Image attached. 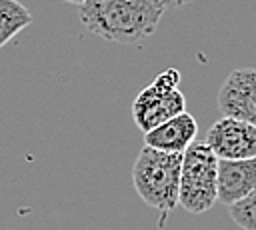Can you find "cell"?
Here are the masks:
<instances>
[{"label": "cell", "mask_w": 256, "mask_h": 230, "mask_svg": "<svg viewBox=\"0 0 256 230\" xmlns=\"http://www.w3.org/2000/svg\"><path fill=\"white\" fill-rule=\"evenodd\" d=\"M204 144L222 160H242L256 156V126L222 116L208 132Z\"/></svg>", "instance_id": "obj_5"}, {"label": "cell", "mask_w": 256, "mask_h": 230, "mask_svg": "<svg viewBox=\"0 0 256 230\" xmlns=\"http://www.w3.org/2000/svg\"><path fill=\"white\" fill-rule=\"evenodd\" d=\"M164 6L154 0H86L80 4V20L92 34L114 44H138L148 38Z\"/></svg>", "instance_id": "obj_1"}, {"label": "cell", "mask_w": 256, "mask_h": 230, "mask_svg": "<svg viewBox=\"0 0 256 230\" xmlns=\"http://www.w3.org/2000/svg\"><path fill=\"white\" fill-rule=\"evenodd\" d=\"M228 208L236 226H240L242 230H256V188Z\"/></svg>", "instance_id": "obj_10"}, {"label": "cell", "mask_w": 256, "mask_h": 230, "mask_svg": "<svg viewBox=\"0 0 256 230\" xmlns=\"http://www.w3.org/2000/svg\"><path fill=\"white\" fill-rule=\"evenodd\" d=\"M32 24L30 10L18 0H0V48Z\"/></svg>", "instance_id": "obj_9"}, {"label": "cell", "mask_w": 256, "mask_h": 230, "mask_svg": "<svg viewBox=\"0 0 256 230\" xmlns=\"http://www.w3.org/2000/svg\"><path fill=\"white\" fill-rule=\"evenodd\" d=\"M154 2H158V4H162L166 8V6H184V4H188L192 0H154Z\"/></svg>", "instance_id": "obj_11"}, {"label": "cell", "mask_w": 256, "mask_h": 230, "mask_svg": "<svg viewBox=\"0 0 256 230\" xmlns=\"http://www.w3.org/2000/svg\"><path fill=\"white\" fill-rule=\"evenodd\" d=\"M218 158L204 142H192L182 152L178 206L190 214L208 212L216 204Z\"/></svg>", "instance_id": "obj_3"}, {"label": "cell", "mask_w": 256, "mask_h": 230, "mask_svg": "<svg viewBox=\"0 0 256 230\" xmlns=\"http://www.w3.org/2000/svg\"><path fill=\"white\" fill-rule=\"evenodd\" d=\"M198 122L190 112H180L170 120L158 124L156 128L144 132V146L162 150V152H178L182 154L196 138Z\"/></svg>", "instance_id": "obj_8"}, {"label": "cell", "mask_w": 256, "mask_h": 230, "mask_svg": "<svg viewBox=\"0 0 256 230\" xmlns=\"http://www.w3.org/2000/svg\"><path fill=\"white\" fill-rule=\"evenodd\" d=\"M256 188V156L242 160L218 158L216 176V202L226 206L244 198Z\"/></svg>", "instance_id": "obj_7"}, {"label": "cell", "mask_w": 256, "mask_h": 230, "mask_svg": "<svg viewBox=\"0 0 256 230\" xmlns=\"http://www.w3.org/2000/svg\"><path fill=\"white\" fill-rule=\"evenodd\" d=\"M178 82L180 72L168 68L138 92L132 102V118L142 134L186 110V98L180 92Z\"/></svg>", "instance_id": "obj_4"}, {"label": "cell", "mask_w": 256, "mask_h": 230, "mask_svg": "<svg viewBox=\"0 0 256 230\" xmlns=\"http://www.w3.org/2000/svg\"><path fill=\"white\" fill-rule=\"evenodd\" d=\"M216 102L222 116L256 126V68L232 70L222 82Z\"/></svg>", "instance_id": "obj_6"}, {"label": "cell", "mask_w": 256, "mask_h": 230, "mask_svg": "<svg viewBox=\"0 0 256 230\" xmlns=\"http://www.w3.org/2000/svg\"><path fill=\"white\" fill-rule=\"evenodd\" d=\"M180 162L182 154L178 152H162L142 146L132 166L136 194L144 204L160 210L164 216L178 206Z\"/></svg>", "instance_id": "obj_2"}, {"label": "cell", "mask_w": 256, "mask_h": 230, "mask_svg": "<svg viewBox=\"0 0 256 230\" xmlns=\"http://www.w3.org/2000/svg\"><path fill=\"white\" fill-rule=\"evenodd\" d=\"M64 2H70V4H76V6H80L82 2H86V0H64Z\"/></svg>", "instance_id": "obj_12"}]
</instances>
